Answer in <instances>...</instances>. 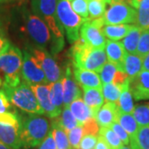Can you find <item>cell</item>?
Wrapping results in <instances>:
<instances>
[{
	"label": "cell",
	"mask_w": 149,
	"mask_h": 149,
	"mask_svg": "<svg viewBox=\"0 0 149 149\" xmlns=\"http://www.w3.org/2000/svg\"><path fill=\"white\" fill-rule=\"evenodd\" d=\"M24 27L27 34L39 48H50L52 53L60 52L64 46V41L57 39L51 34V30L42 19L25 9L23 10Z\"/></svg>",
	"instance_id": "1"
},
{
	"label": "cell",
	"mask_w": 149,
	"mask_h": 149,
	"mask_svg": "<svg viewBox=\"0 0 149 149\" xmlns=\"http://www.w3.org/2000/svg\"><path fill=\"white\" fill-rule=\"evenodd\" d=\"M72 63L74 68L89 70L99 73L107 62L104 49H95L79 38L70 49Z\"/></svg>",
	"instance_id": "2"
},
{
	"label": "cell",
	"mask_w": 149,
	"mask_h": 149,
	"mask_svg": "<svg viewBox=\"0 0 149 149\" xmlns=\"http://www.w3.org/2000/svg\"><path fill=\"white\" fill-rule=\"evenodd\" d=\"M21 138L22 148H32L39 146L49 133V122L44 117L36 114L21 119Z\"/></svg>",
	"instance_id": "3"
},
{
	"label": "cell",
	"mask_w": 149,
	"mask_h": 149,
	"mask_svg": "<svg viewBox=\"0 0 149 149\" xmlns=\"http://www.w3.org/2000/svg\"><path fill=\"white\" fill-rule=\"evenodd\" d=\"M22 61L21 50L12 44L0 56V70L4 74L3 89H12L20 85Z\"/></svg>",
	"instance_id": "4"
},
{
	"label": "cell",
	"mask_w": 149,
	"mask_h": 149,
	"mask_svg": "<svg viewBox=\"0 0 149 149\" xmlns=\"http://www.w3.org/2000/svg\"><path fill=\"white\" fill-rule=\"evenodd\" d=\"M9 101L22 111L29 114L42 115L44 111L37 101V97L30 85L25 81L12 89H3Z\"/></svg>",
	"instance_id": "5"
},
{
	"label": "cell",
	"mask_w": 149,
	"mask_h": 149,
	"mask_svg": "<svg viewBox=\"0 0 149 149\" xmlns=\"http://www.w3.org/2000/svg\"><path fill=\"white\" fill-rule=\"evenodd\" d=\"M56 13L59 22L62 27L70 43H74L80 38V30L86 22L72 9L68 0H57Z\"/></svg>",
	"instance_id": "6"
},
{
	"label": "cell",
	"mask_w": 149,
	"mask_h": 149,
	"mask_svg": "<svg viewBox=\"0 0 149 149\" xmlns=\"http://www.w3.org/2000/svg\"><path fill=\"white\" fill-rule=\"evenodd\" d=\"M57 0H32V13L42 19L55 37L64 41V30L61 26L56 13Z\"/></svg>",
	"instance_id": "7"
},
{
	"label": "cell",
	"mask_w": 149,
	"mask_h": 149,
	"mask_svg": "<svg viewBox=\"0 0 149 149\" xmlns=\"http://www.w3.org/2000/svg\"><path fill=\"white\" fill-rule=\"evenodd\" d=\"M104 25L136 24L137 10L127 3L112 0L103 16Z\"/></svg>",
	"instance_id": "8"
},
{
	"label": "cell",
	"mask_w": 149,
	"mask_h": 149,
	"mask_svg": "<svg viewBox=\"0 0 149 149\" xmlns=\"http://www.w3.org/2000/svg\"><path fill=\"white\" fill-rule=\"evenodd\" d=\"M21 76L23 81L29 85H47L46 74L32 54L25 51L22 66Z\"/></svg>",
	"instance_id": "9"
},
{
	"label": "cell",
	"mask_w": 149,
	"mask_h": 149,
	"mask_svg": "<svg viewBox=\"0 0 149 149\" xmlns=\"http://www.w3.org/2000/svg\"><path fill=\"white\" fill-rule=\"evenodd\" d=\"M32 55L43 70L49 84L61 79V69L51 54L44 49L37 48L32 50Z\"/></svg>",
	"instance_id": "10"
},
{
	"label": "cell",
	"mask_w": 149,
	"mask_h": 149,
	"mask_svg": "<svg viewBox=\"0 0 149 149\" xmlns=\"http://www.w3.org/2000/svg\"><path fill=\"white\" fill-rule=\"evenodd\" d=\"M80 38L95 49H105L106 39L101 32V28L92 20L85 22L80 30Z\"/></svg>",
	"instance_id": "11"
},
{
	"label": "cell",
	"mask_w": 149,
	"mask_h": 149,
	"mask_svg": "<svg viewBox=\"0 0 149 149\" xmlns=\"http://www.w3.org/2000/svg\"><path fill=\"white\" fill-rule=\"evenodd\" d=\"M31 89L34 92L35 95L40 106L44 111V113L48 117L55 118L60 116L61 112H60L54 106L50 97V85H30Z\"/></svg>",
	"instance_id": "12"
},
{
	"label": "cell",
	"mask_w": 149,
	"mask_h": 149,
	"mask_svg": "<svg viewBox=\"0 0 149 149\" xmlns=\"http://www.w3.org/2000/svg\"><path fill=\"white\" fill-rule=\"evenodd\" d=\"M129 88L135 100H149V71L142 70L130 80Z\"/></svg>",
	"instance_id": "13"
},
{
	"label": "cell",
	"mask_w": 149,
	"mask_h": 149,
	"mask_svg": "<svg viewBox=\"0 0 149 149\" xmlns=\"http://www.w3.org/2000/svg\"><path fill=\"white\" fill-rule=\"evenodd\" d=\"M20 130L21 126L0 123V141L12 149H21Z\"/></svg>",
	"instance_id": "14"
},
{
	"label": "cell",
	"mask_w": 149,
	"mask_h": 149,
	"mask_svg": "<svg viewBox=\"0 0 149 149\" xmlns=\"http://www.w3.org/2000/svg\"><path fill=\"white\" fill-rule=\"evenodd\" d=\"M62 83L64 93V107H69L72 102L81 98L82 95L77 82L72 77V71L70 66L66 67L65 74L62 77Z\"/></svg>",
	"instance_id": "15"
},
{
	"label": "cell",
	"mask_w": 149,
	"mask_h": 149,
	"mask_svg": "<svg viewBox=\"0 0 149 149\" xmlns=\"http://www.w3.org/2000/svg\"><path fill=\"white\" fill-rule=\"evenodd\" d=\"M119 114L116 103L106 102L96 113L95 119L101 128H110L113 123L118 122Z\"/></svg>",
	"instance_id": "16"
},
{
	"label": "cell",
	"mask_w": 149,
	"mask_h": 149,
	"mask_svg": "<svg viewBox=\"0 0 149 149\" xmlns=\"http://www.w3.org/2000/svg\"><path fill=\"white\" fill-rule=\"evenodd\" d=\"M74 76L77 84H79L83 89L94 88L102 90L103 84L97 72L89 70L74 68Z\"/></svg>",
	"instance_id": "17"
},
{
	"label": "cell",
	"mask_w": 149,
	"mask_h": 149,
	"mask_svg": "<svg viewBox=\"0 0 149 149\" xmlns=\"http://www.w3.org/2000/svg\"><path fill=\"white\" fill-rule=\"evenodd\" d=\"M105 51L109 62H111L117 65L118 70L123 71V61L128 52H126L122 42L107 40Z\"/></svg>",
	"instance_id": "18"
},
{
	"label": "cell",
	"mask_w": 149,
	"mask_h": 149,
	"mask_svg": "<svg viewBox=\"0 0 149 149\" xmlns=\"http://www.w3.org/2000/svg\"><path fill=\"white\" fill-rule=\"evenodd\" d=\"M70 109L76 118V120L82 125L91 118H95V113L88 106L85 101L80 98L73 101L70 104Z\"/></svg>",
	"instance_id": "19"
},
{
	"label": "cell",
	"mask_w": 149,
	"mask_h": 149,
	"mask_svg": "<svg viewBox=\"0 0 149 149\" xmlns=\"http://www.w3.org/2000/svg\"><path fill=\"white\" fill-rule=\"evenodd\" d=\"M134 25L130 24H118V25H104L101 28L104 36L111 41L118 42L123 39L131 31Z\"/></svg>",
	"instance_id": "20"
},
{
	"label": "cell",
	"mask_w": 149,
	"mask_h": 149,
	"mask_svg": "<svg viewBox=\"0 0 149 149\" xmlns=\"http://www.w3.org/2000/svg\"><path fill=\"white\" fill-rule=\"evenodd\" d=\"M143 57L138 55L127 53L123 61V70L128 76L129 80H133L143 70Z\"/></svg>",
	"instance_id": "21"
},
{
	"label": "cell",
	"mask_w": 149,
	"mask_h": 149,
	"mask_svg": "<svg viewBox=\"0 0 149 149\" xmlns=\"http://www.w3.org/2000/svg\"><path fill=\"white\" fill-rule=\"evenodd\" d=\"M84 92V101L96 113L100 109L104 103V99L102 94V90L94 88H85Z\"/></svg>",
	"instance_id": "22"
},
{
	"label": "cell",
	"mask_w": 149,
	"mask_h": 149,
	"mask_svg": "<svg viewBox=\"0 0 149 149\" xmlns=\"http://www.w3.org/2000/svg\"><path fill=\"white\" fill-rule=\"evenodd\" d=\"M129 85H130V80H128L122 86V93L117 103L119 113H133L134 109L135 106L133 104V95L130 91Z\"/></svg>",
	"instance_id": "23"
},
{
	"label": "cell",
	"mask_w": 149,
	"mask_h": 149,
	"mask_svg": "<svg viewBox=\"0 0 149 149\" xmlns=\"http://www.w3.org/2000/svg\"><path fill=\"white\" fill-rule=\"evenodd\" d=\"M52 121L61 126L66 133L80 125V123L76 120V118L72 114L69 107H64L60 116L52 118Z\"/></svg>",
	"instance_id": "24"
},
{
	"label": "cell",
	"mask_w": 149,
	"mask_h": 149,
	"mask_svg": "<svg viewBox=\"0 0 149 149\" xmlns=\"http://www.w3.org/2000/svg\"><path fill=\"white\" fill-rule=\"evenodd\" d=\"M142 31L143 30L140 27L134 25L133 28L131 29V31L128 32V35L123 38L122 44L128 53L136 55Z\"/></svg>",
	"instance_id": "25"
},
{
	"label": "cell",
	"mask_w": 149,
	"mask_h": 149,
	"mask_svg": "<svg viewBox=\"0 0 149 149\" xmlns=\"http://www.w3.org/2000/svg\"><path fill=\"white\" fill-rule=\"evenodd\" d=\"M50 97L51 100L60 112H62V107L64 105V93H63V83L62 78L56 82L50 83Z\"/></svg>",
	"instance_id": "26"
},
{
	"label": "cell",
	"mask_w": 149,
	"mask_h": 149,
	"mask_svg": "<svg viewBox=\"0 0 149 149\" xmlns=\"http://www.w3.org/2000/svg\"><path fill=\"white\" fill-rule=\"evenodd\" d=\"M131 149H149V126L139 127L135 136L130 139Z\"/></svg>",
	"instance_id": "27"
},
{
	"label": "cell",
	"mask_w": 149,
	"mask_h": 149,
	"mask_svg": "<svg viewBox=\"0 0 149 149\" xmlns=\"http://www.w3.org/2000/svg\"><path fill=\"white\" fill-rule=\"evenodd\" d=\"M118 123L127 132L129 139H132L135 136L139 128V125L132 113H119L118 117Z\"/></svg>",
	"instance_id": "28"
},
{
	"label": "cell",
	"mask_w": 149,
	"mask_h": 149,
	"mask_svg": "<svg viewBox=\"0 0 149 149\" xmlns=\"http://www.w3.org/2000/svg\"><path fill=\"white\" fill-rule=\"evenodd\" d=\"M52 130L53 133L56 149H71V146L70 144L68 139V134L63 128L52 121Z\"/></svg>",
	"instance_id": "29"
},
{
	"label": "cell",
	"mask_w": 149,
	"mask_h": 149,
	"mask_svg": "<svg viewBox=\"0 0 149 149\" xmlns=\"http://www.w3.org/2000/svg\"><path fill=\"white\" fill-rule=\"evenodd\" d=\"M132 114L139 127L149 126V102L134 107Z\"/></svg>",
	"instance_id": "30"
},
{
	"label": "cell",
	"mask_w": 149,
	"mask_h": 149,
	"mask_svg": "<svg viewBox=\"0 0 149 149\" xmlns=\"http://www.w3.org/2000/svg\"><path fill=\"white\" fill-rule=\"evenodd\" d=\"M122 93V87L113 85V83H109L103 85L102 94L104 99L106 102H113L117 104Z\"/></svg>",
	"instance_id": "31"
},
{
	"label": "cell",
	"mask_w": 149,
	"mask_h": 149,
	"mask_svg": "<svg viewBox=\"0 0 149 149\" xmlns=\"http://www.w3.org/2000/svg\"><path fill=\"white\" fill-rule=\"evenodd\" d=\"M99 133L111 149H120L123 146L122 141L110 128H101Z\"/></svg>",
	"instance_id": "32"
},
{
	"label": "cell",
	"mask_w": 149,
	"mask_h": 149,
	"mask_svg": "<svg viewBox=\"0 0 149 149\" xmlns=\"http://www.w3.org/2000/svg\"><path fill=\"white\" fill-rule=\"evenodd\" d=\"M87 1H88L89 19L95 20L103 17L106 10L107 3L99 0H87Z\"/></svg>",
	"instance_id": "33"
},
{
	"label": "cell",
	"mask_w": 149,
	"mask_h": 149,
	"mask_svg": "<svg viewBox=\"0 0 149 149\" xmlns=\"http://www.w3.org/2000/svg\"><path fill=\"white\" fill-rule=\"evenodd\" d=\"M118 70V68L117 67V65H115L111 62H106L100 71L99 72V75H100L102 84L105 85V84L112 83L114 74Z\"/></svg>",
	"instance_id": "34"
},
{
	"label": "cell",
	"mask_w": 149,
	"mask_h": 149,
	"mask_svg": "<svg viewBox=\"0 0 149 149\" xmlns=\"http://www.w3.org/2000/svg\"><path fill=\"white\" fill-rule=\"evenodd\" d=\"M72 9L85 21H89V11L87 0H68Z\"/></svg>",
	"instance_id": "35"
},
{
	"label": "cell",
	"mask_w": 149,
	"mask_h": 149,
	"mask_svg": "<svg viewBox=\"0 0 149 149\" xmlns=\"http://www.w3.org/2000/svg\"><path fill=\"white\" fill-rule=\"evenodd\" d=\"M149 53V29L143 30L139 39L136 55L144 58Z\"/></svg>",
	"instance_id": "36"
},
{
	"label": "cell",
	"mask_w": 149,
	"mask_h": 149,
	"mask_svg": "<svg viewBox=\"0 0 149 149\" xmlns=\"http://www.w3.org/2000/svg\"><path fill=\"white\" fill-rule=\"evenodd\" d=\"M67 134H68V139H69L70 144L71 148H73L74 149H79L80 141L84 136L82 126L80 125L76 128L71 129L67 133Z\"/></svg>",
	"instance_id": "37"
},
{
	"label": "cell",
	"mask_w": 149,
	"mask_h": 149,
	"mask_svg": "<svg viewBox=\"0 0 149 149\" xmlns=\"http://www.w3.org/2000/svg\"><path fill=\"white\" fill-rule=\"evenodd\" d=\"M83 128V134L85 135H94L97 136L100 133L99 124L96 121L95 118H91L85 122L82 125Z\"/></svg>",
	"instance_id": "38"
},
{
	"label": "cell",
	"mask_w": 149,
	"mask_h": 149,
	"mask_svg": "<svg viewBox=\"0 0 149 149\" xmlns=\"http://www.w3.org/2000/svg\"><path fill=\"white\" fill-rule=\"evenodd\" d=\"M135 25L142 30L149 29V8L137 9V20Z\"/></svg>",
	"instance_id": "39"
},
{
	"label": "cell",
	"mask_w": 149,
	"mask_h": 149,
	"mask_svg": "<svg viewBox=\"0 0 149 149\" xmlns=\"http://www.w3.org/2000/svg\"><path fill=\"white\" fill-rule=\"evenodd\" d=\"M110 128L117 134V136L120 139V140L122 141V143L123 145H128V143H130V139L129 136L127 133V132L123 129L122 126L118 123V122L113 123L110 126Z\"/></svg>",
	"instance_id": "40"
},
{
	"label": "cell",
	"mask_w": 149,
	"mask_h": 149,
	"mask_svg": "<svg viewBox=\"0 0 149 149\" xmlns=\"http://www.w3.org/2000/svg\"><path fill=\"white\" fill-rule=\"evenodd\" d=\"M98 137L94 135H85L81 139L79 149H95Z\"/></svg>",
	"instance_id": "41"
},
{
	"label": "cell",
	"mask_w": 149,
	"mask_h": 149,
	"mask_svg": "<svg viewBox=\"0 0 149 149\" xmlns=\"http://www.w3.org/2000/svg\"><path fill=\"white\" fill-rule=\"evenodd\" d=\"M38 149H56V143L54 140L53 133H52V129L50 130L46 139L43 140L42 143L39 145Z\"/></svg>",
	"instance_id": "42"
},
{
	"label": "cell",
	"mask_w": 149,
	"mask_h": 149,
	"mask_svg": "<svg viewBox=\"0 0 149 149\" xmlns=\"http://www.w3.org/2000/svg\"><path fill=\"white\" fill-rule=\"evenodd\" d=\"M10 108V101L6 95L5 91L3 89H1L0 90V113L8 112Z\"/></svg>",
	"instance_id": "43"
},
{
	"label": "cell",
	"mask_w": 149,
	"mask_h": 149,
	"mask_svg": "<svg viewBox=\"0 0 149 149\" xmlns=\"http://www.w3.org/2000/svg\"><path fill=\"white\" fill-rule=\"evenodd\" d=\"M128 80H129V79H128V76L127 75V74L124 71H123V70H118L117 71L115 72V74H114L112 83L113 85H117V86L122 87Z\"/></svg>",
	"instance_id": "44"
},
{
	"label": "cell",
	"mask_w": 149,
	"mask_h": 149,
	"mask_svg": "<svg viewBox=\"0 0 149 149\" xmlns=\"http://www.w3.org/2000/svg\"><path fill=\"white\" fill-rule=\"evenodd\" d=\"M128 4L133 7V8L137 9H148L149 0H127Z\"/></svg>",
	"instance_id": "45"
},
{
	"label": "cell",
	"mask_w": 149,
	"mask_h": 149,
	"mask_svg": "<svg viewBox=\"0 0 149 149\" xmlns=\"http://www.w3.org/2000/svg\"><path fill=\"white\" fill-rule=\"evenodd\" d=\"M11 45L9 40L6 37V34L3 28L0 27V56L3 52H5L6 50Z\"/></svg>",
	"instance_id": "46"
},
{
	"label": "cell",
	"mask_w": 149,
	"mask_h": 149,
	"mask_svg": "<svg viewBox=\"0 0 149 149\" xmlns=\"http://www.w3.org/2000/svg\"><path fill=\"white\" fill-rule=\"evenodd\" d=\"M95 149H111L109 148V146L108 145L105 140L102 138L101 136L98 137V140H97V143L95 145Z\"/></svg>",
	"instance_id": "47"
},
{
	"label": "cell",
	"mask_w": 149,
	"mask_h": 149,
	"mask_svg": "<svg viewBox=\"0 0 149 149\" xmlns=\"http://www.w3.org/2000/svg\"><path fill=\"white\" fill-rule=\"evenodd\" d=\"M143 70H148V71H149V53L143 58Z\"/></svg>",
	"instance_id": "48"
},
{
	"label": "cell",
	"mask_w": 149,
	"mask_h": 149,
	"mask_svg": "<svg viewBox=\"0 0 149 149\" xmlns=\"http://www.w3.org/2000/svg\"><path fill=\"white\" fill-rule=\"evenodd\" d=\"M0 149H12V148H10L9 147H8L7 145H5L4 143H3L0 141Z\"/></svg>",
	"instance_id": "49"
},
{
	"label": "cell",
	"mask_w": 149,
	"mask_h": 149,
	"mask_svg": "<svg viewBox=\"0 0 149 149\" xmlns=\"http://www.w3.org/2000/svg\"><path fill=\"white\" fill-rule=\"evenodd\" d=\"M99 1H102V2H104V3H108V4H109V3H111L112 0H99Z\"/></svg>",
	"instance_id": "50"
},
{
	"label": "cell",
	"mask_w": 149,
	"mask_h": 149,
	"mask_svg": "<svg viewBox=\"0 0 149 149\" xmlns=\"http://www.w3.org/2000/svg\"><path fill=\"white\" fill-rule=\"evenodd\" d=\"M120 149H131V148H130V147H128V145H123Z\"/></svg>",
	"instance_id": "51"
},
{
	"label": "cell",
	"mask_w": 149,
	"mask_h": 149,
	"mask_svg": "<svg viewBox=\"0 0 149 149\" xmlns=\"http://www.w3.org/2000/svg\"><path fill=\"white\" fill-rule=\"evenodd\" d=\"M7 1H8V0H0V3H4V2H7Z\"/></svg>",
	"instance_id": "52"
},
{
	"label": "cell",
	"mask_w": 149,
	"mask_h": 149,
	"mask_svg": "<svg viewBox=\"0 0 149 149\" xmlns=\"http://www.w3.org/2000/svg\"><path fill=\"white\" fill-rule=\"evenodd\" d=\"M116 1H121V2H124V3L127 2V0H116Z\"/></svg>",
	"instance_id": "53"
},
{
	"label": "cell",
	"mask_w": 149,
	"mask_h": 149,
	"mask_svg": "<svg viewBox=\"0 0 149 149\" xmlns=\"http://www.w3.org/2000/svg\"><path fill=\"white\" fill-rule=\"evenodd\" d=\"M2 85V79H1V77H0V86Z\"/></svg>",
	"instance_id": "54"
}]
</instances>
